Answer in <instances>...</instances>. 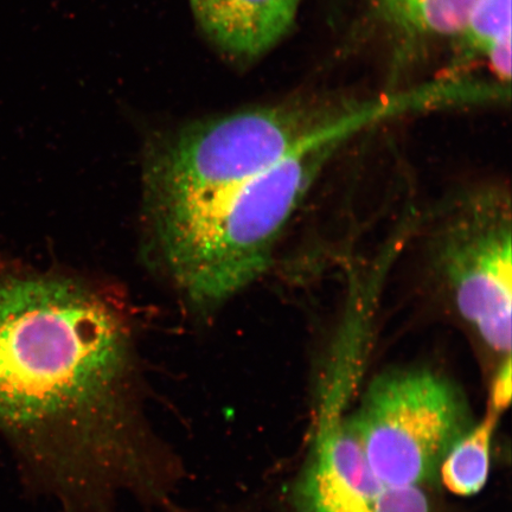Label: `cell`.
<instances>
[{"label":"cell","mask_w":512,"mask_h":512,"mask_svg":"<svg viewBox=\"0 0 512 512\" xmlns=\"http://www.w3.org/2000/svg\"><path fill=\"white\" fill-rule=\"evenodd\" d=\"M117 313L74 281L0 277V424L42 457L107 450L144 405Z\"/></svg>","instance_id":"cell-1"},{"label":"cell","mask_w":512,"mask_h":512,"mask_svg":"<svg viewBox=\"0 0 512 512\" xmlns=\"http://www.w3.org/2000/svg\"><path fill=\"white\" fill-rule=\"evenodd\" d=\"M428 246L434 273L454 312L499 358L498 368L511 363L509 191L480 185L454 197L435 221Z\"/></svg>","instance_id":"cell-2"},{"label":"cell","mask_w":512,"mask_h":512,"mask_svg":"<svg viewBox=\"0 0 512 512\" xmlns=\"http://www.w3.org/2000/svg\"><path fill=\"white\" fill-rule=\"evenodd\" d=\"M349 422L370 469L395 488H421L470 430L463 395L422 368L376 376Z\"/></svg>","instance_id":"cell-3"},{"label":"cell","mask_w":512,"mask_h":512,"mask_svg":"<svg viewBox=\"0 0 512 512\" xmlns=\"http://www.w3.org/2000/svg\"><path fill=\"white\" fill-rule=\"evenodd\" d=\"M344 403L322 402L296 489L300 512H433L421 488L383 483L367 462Z\"/></svg>","instance_id":"cell-4"},{"label":"cell","mask_w":512,"mask_h":512,"mask_svg":"<svg viewBox=\"0 0 512 512\" xmlns=\"http://www.w3.org/2000/svg\"><path fill=\"white\" fill-rule=\"evenodd\" d=\"M201 28L224 51L266 53L291 29L302 0H190Z\"/></svg>","instance_id":"cell-5"},{"label":"cell","mask_w":512,"mask_h":512,"mask_svg":"<svg viewBox=\"0 0 512 512\" xmlns=\"http://www.w3.org/2000/svg\"><path fill=\"white\" fill-rule=\"evenodd\" d=\"M477 0H370L377 17L414 40L458 36Z\"/></svg>","instance_id":"cell-6"},{"label":"cell","mask_w":512,"mask_h":512,"mask_svg":"<svg viewBox=\"0 0 512 512\" xmlns=\"http://www.w3.org/2000/svg\"><path fill=\"white\" fill-rule=\"evenodd\" d=\"M499 413L490 409L478 425L470 428L451 447L439 472L448 491L458 496L478 494L488 482L492 435Z\"/></svg>","instance_id":"cell-7"},{"label":"cell","mask_w":512,"mask_h":512,"mask_svg":"<svg viewBox=\"0 0 512 512\" xmlns=\"http://www.w3.org/2000/svg\"><path fill=\"white\" fill-rule=\"evenodd\" d=\"M465 46L482 54L499 81L511 78V0H477L459 32Z\"/></svg>","instance_id":"cell-8"}]
</instances>
